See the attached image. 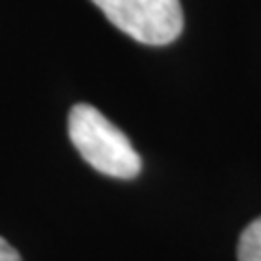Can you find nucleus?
<instances>
[{"label":"nucleus","mask_w":261,"mask_h":261,"mask_svg":"<svg viewBox=\"0 0 261 261\" xmlns=\"http://www.w3.org/2000/svg\"><path fill=\"white\" fill-rule=\"evenodd\" d=\"M68 133L74 148L89 166L113 178H135L142 159L128 137L92 105H74L68 118Z\"/></svg>","instance_id":"1"},{"label":"nucleus","mask_w":261,"mask_h":261,"mask_svg":"<svg viewBox=\"0 0 261 261\" xmlns=\"http://www.w3.org/2000/svg\"><path fill=\"white\" fill-rule=\"evenodd\" d=\"M111 24L148 46L172 44L183 31L181 0H92Z\"/></svg>","instance_id":"2"},{"label":"nucleus","mask_w":261,"mask_h":261,"mask_svg":"<svg viewBox=\"0 0 261 261\" xmlns=\"http://www.w3.org/2000/svg\"><path fill=\"white\" fill-rule=\"evenodd\" d=\"M238 261H261V218L244 228L238 244Z\"/></svg>","instance_id":"3"},{"label":"nucleus","mask_w":261,"mask_h":261,"mask_svg":"<svg viewBox=\"0 0 261 261\" xmlns=\"http://www.w3.org/2000/svg\"><path fill=\"white\" fill-rule=\"evenodd\" d=\"M0 261H22L18 250H15L13 246L7 240L0 238Z\"/></svg>","instance_id":"4"}]
</instances>
